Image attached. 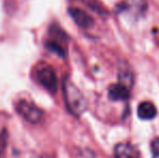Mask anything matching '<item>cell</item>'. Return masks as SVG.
<instances>
[{"mask_svg": "<svg viewBox=\"0 0 159 158\" xmlns=\"http://www.w3.org/2000/svg\"><path fill=\"white\" fill-rule=\"evenodd\" d=\"M115 158H140L139 151L130 143H119L114 148Z\"/></svg>", "mask_w": 159, "mask_h": 158, "instance_id": "obj_7", "label": "cell"}, {"mask_svg": "<svg viewBox=\"0 0 159 158\" xmlns=\"http://www.w3.org/2000/svg\"><path fill=\"white\" fill-rule=\"evenodd\" d=\"M118 82L127 86L129 89L133 86V73L128 63H120L118 65Z\"/></svg>", "mask_w": 159, "mask_h": 158, "instance_id": "obj_9", "label": "cell"}, {"mask_svg": "<svg viewBox=\"0 0 159 158\" xmlns=\"http://www.w3.org/2000/svg\"><path fill=\"white\" fill-rule=\"evenodd\" d=\"M152 158H159V138H155L151 142Z\"/></svg>", "mask_w": 159, "mask_h": 158, "instance_id": "obj_11", "label": "cell"}, {"mask_svg": "<svg viewBox=\"0 0 159 158\" xmlns=\"http://www.w3.org/2000/svg\"><path fill=\"white\" fill-rule=\"evenodd\" d=\"M157 116V108L152 102H141L138 106V117L142 120H152Z\"/></svg>", "mask_w": 159, "mask_h": 158, "instance_id": "obj_8", "label": "cell"}, {"mask_svg": "<svg viewBox=\"0 0 159 158\" xmlns=\"http://www.w3.org/2000/svg\"><path fill=\"white\" fill-rule=\"evenodd\" d=\"M37 80L47 91L50 93H55L57 90V77L54 70L49 65H43L36 73Z\"/></svg>", "mask_w": 159, "mask_h": 158, "instance_id": "obj_3", "label": "cell"}, {"mask_svg": "<svg viewBox=\"0 0 159 158\" xmlns=\"http://www.w3.org/2000/svg\"><path fill=\"white\" fill-rule=\"evenodd\" d=\"M16 112L30 124H38L43 118V112L35 103L27 100H21L16 104Z\"/></svg>", "mask_w": 159, "mask_h": 158, "instance_id": "obj_2", "label": "cell"}, {"mask_svg": "<svg viewBox=\"0 0 159 158\" xmlns=\"http://www.w3.org/2000/svg\"><path fill=\"white\" fill-rule=\"evenodd\" d=\"M46 48L60 57H65V55H66V51H65L63 44L61 42L57 41V40H53V39L48 40L46 42Z\"/></svg>", "mask_w": 159, "mask_h": 158, "instance_id": "obj_10", "label": "cell"}, {"mask_svg": "<svg viewBox=\"0 0 159 158\" xmlns=\"http://www.w3.org/2000/svg\"><path fill=\"white\" fill-rule=\"evenodd\" d=\"M130 91L131 89H129L127 86L117 82V84H111L108 87L107 95H108V99L113 102L127 101L130 97Z\"/></svg>", "mask_w": 159, "mask_h": 158, "instance_id": "obj_6", "label": "cell"}, {"mask_svg": "<svg viewBox=\"0 0 159 158\" xmlns=\"http://www.w3.org/2000/svg\"><path fill=\"white\" fill-rule=\"evenodd\" d=\"M147 9V0H124L117 6L119 13H128L134 17L142 16Z\"/></svg>", "mask_w": 159, "mask_h": 158, "instance_id": "obj_4", "label": "cell"}, {"mask_svg": "<svg viewBox=\"0 0 159 158\" xmlns=\"http://www.w3.org/2000/svg\"><path fill=\"white\" fill-rule=\"evenodd\" d=\"M63 94L67 110L75 117H80L87 111V101L81 91L68 77L63 80Z\"/></svg>", "mask_w": 159, "mask_h": 158, "instance_id": "obj_1", "label": "cell"}, {"mask_svg": "<svg viewBox=\"0 0 159 158\" xmlns=\"http://www.w3.org/2000/svg\"><path fill=\"white\" fill-rule=\"evenodd\" d=\"M68 14L71 17V20L76 23V25L82 29H90L94 25L93 17L80 8L71 7L68 9Z\"/></svg>", "mask_w": 159, "mask_h": 158, "instance_id": "obj_5", "label": "cell"}]
</instances>
